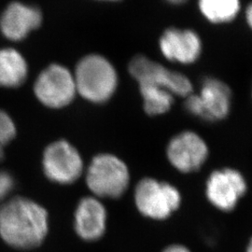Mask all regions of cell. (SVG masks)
<instances>
[{
    "label": "cell",
    "instance_id": "cell-12",
    "mask_svg": "<svg viewBox=\"0 0 252 252\" xmlns=\"http://www.w3.org/2000/svg\"><path fill=\"white\" fill-rule=\"evenodd\" d=\"M42 13L35 6L12 2L0 16V32L11 41H21L41 26Z\"/></svg>",
    "mask_w": 252,
    "mask_h": 252
},
{
    "label": "cell",
    "instance_id": "cell-24",
    "mask_svg": "<svg viewBox=\"0 0 252 252\" xmlns=\"http://www.w3.org/2000/svg\"><path fill=\"white\" fill-rule=\"evenodd\" d=\"M99 1H106V2H119L122 0H99Z\"/></svg>",
    "mask_w": 252,
    "mask_h": 252
},
{
    "label": "cell",
    "instance_id": "cell-15",
    "mask_svg": "<svg viewBox=\"0 0 252 252\" xmlns=\"http://www.w3.org/2000/svg\"><path fill=\"white\" fill-rule=\"evenodd\" d=\"M201 16L214 26L233 23L241 12V0H197Z\"/></svg>",
    "mask_w": 252,
    "mask_h": 252
},
{
    "label": "cell",
    "instance_id": "cell-7",
    "mask_svg": "<svg viewBox=\"0 0 252 252\" xmlns=\"http://www.w3.org/2000/svg\"><path fill=\"white\" fill-rule=\"evenodd\" d=\"M34 93L47 108H63L72 102L77 94L73 73L59 63H52L36 78Z\"/></svg>",
    "mask_w": 252,
    "mask_h": 252
},
{
    "label": "cell",
    "instance_id": "cell-18",
    "mask_svg": "<svg viewBox=\"0 0 252 252\" xmlns=\"http://www.w3.org/2000/svg\"><path fill=\"white\" fill-rule=\"evenodd\" d=\"M14 180L9 172L0 171V202L3 201L13 189Z\"/></svg>",
    "mask_w": 252,
    "mask_h": 252
},
{
    "label": "cell",
    "instance_id": "cell-9",
    "mask_svg": "<svg viewBox=\"0 0 252 252\" xmlns=\"http://www.w3.org/2000/svg\"><path fill=\"white\" fill-rule=\"evenodd\" d=\"M158 48L162 57L181 65L195 63L203 54V41L198 33L186 27H167L159 37Z\"/></svg>",
    "mask_w": 252,
    "mask_h": 252
},
{
    "label": "cell",
    "instance_id": "cell-25",
    "mask_svg": "<svg viewBox=\"0 0 252 252\" xmlns=\"http://www.w3.org/2000/svg\"></svg>",
    "mask_w": 252,
    "mask_h": 252
},
{
    "label": "cell",
    "instance_id": "cell-11",
    "mask_svg": "<svg viewBox=\"0 0 252 252\" xmlns=\"http://www.w3.org/2000/svg\"><path fill=\"white\" fill-rule=\"evenodd\" d=\"M248 189L243 175L233 168L212 172L207 179L206 194L208 201L221 211L234 210Z\"/></svg>",
    "mask_w": 252,
    "mask_h": 252
},
{
    "label": "cell",
    "instance_id": "cell-17",
    "mask_svg": "<svg viewBox=\"0 0 252 252\" xmlns=\"http://www.w3.org/2000/svg\"><path fill=\"white\" fill-rule=\"evenodd\" d=\"M16 136V126L7 112L0 109V145L9 144Z\"/></svg>",
    "mask_w": 252,
    "mask_h": 252
},
{
    "label": "cell",
    "instance_id": "cell-10",
    "mask_svg": "<svg viewBox=\"0 0 252 252\" xmlns=\"http://www.w3.org/2000/svg\"><path fill=\"white\" fill-rule=\"evenodd\" d=\"M208 153L204 138L189 130L174 135L166 149L168 161L182 173L197 171L207 161Z\"/></svg>",
    "mask_w": 252,
    "mask_h": 252
},
{
    "label": "cell",
    "instance_id": "cell-2",
    "mask_svg": "<svg viewBox=\"0 0 252 252\" xmlns=\"http://www.w3.org/2000/svg\"><path fill=\"white\" fill-rule=\"evenodd\" d=\"M73 75L77 93L91 103H106L117 91V70L113 63L103 55L84 56L77 63Z\"/></svg>",
    "mask_w": 252,
    "mask_h": 252
},
{
    "label": "cell",
    "instance_id": "cell-19",
    "mask_svg": "<svg viewBox=\"0 0 252 252\" xmlns=\"http://www.w3.org/2000/svg\"><path fill=\"white\" fill-rule=\"evenodd\" d=\"M244 16H245V21L248 27L252 31V1L248 4V6L245 9L244 12Z\"/></svg>",
    "mask_w": 252,
    "mask_h": 252
},
{
    "label": "cell",
    "instance_id": "cell-3",
    "mask_svg": "<svg viewBox=\"0 0 252 252\" xmlns=\"http://www.w3.org/2000/svg\"><path fill=\"white\" fill-rule=\"evenodd\" d=\"M130 173L126 162L110 153L93 158L86 171V183L97 198H119L128 188Z\"/></svg>",
    "mask_w": 252,
    "mask_h": 252
},
{
    "label": "cell",
    "instance_id": "cell-6",
    "mask_svg": "<svg viewBox=\"0 0 252 252\" xmlns=\"http://www.w3.org/2000/svg\"><path fill=\"white\" fill-rule=\"evenodd\" d=\"M135 204L143 216L162 220L178 210L181 195L179 189L171 184L146 178L135 187Z\"/></svg>",
    "mask_w": 252,
    "mask_h": 252
},
{
    "label": "cell",
    "instance_id": "cell-23",
    "mask_svg": "<svg viewBox=\"0 0 252 252\" xmlns=\"http://www.w3.org/2000/svg\"><path fill=\"white\" fill-rule=\"evenodd\" d=\"M246 252H252V238L250 240V243H249L248 247H247Z\"/></svg>",
    "mask_w": 252,
    "mask_h": 252
},
{
    "label": "cell",
    "instance_id": "cell-21",
    "mask_svg": "<svg viewBox=\"0 0 252 252\" xmlns=\"http://www.w3.org/2000/svg\"><path fill=\"white\" fill-rule=\"evenodd\" d=\"M167 4L174 6V7H178V6H182L184 4H186L189 0H164Z\"/></svg>",
    "mask_w": 252,
    "mask_h": 252
},
{
    "label": "cell",
    "instance_id": "cell-8",
    "mask_svg": "<svg viewBox=\"0 0 252 252\" xmlns=\"http://www.w3.org/2000/svg\"><path fill=\"white\" fill-rule=\"evenodd\" d=\"M46 177L58 184H72L83 172V161L79 151L65 140L49 145L42 158Z\"/></svg>",
    "mask_w": 252,
    "mask_h": 252
},
{
    "label": "cell",
    "instance_id": "cell-22",
    "mask_svg": "<svg viewBox=\"0 0 252 252\" xmlns=\"http://www.w3.org/2000/svg\"><path fill=\"white\" fill-rule=\"evenodd\" d=\"M3 157H4V147L0 145V161H2Z\"/></svg>",
    "mask_w": 252,
    "mask_h": 252
},
{
    "label": "cell",
    "instance_id": "cell-5",
    "mask_svg": "<svg viewBox=\"0 0 252 252\" xmlns=\"http://www.w3.org/2000/svg\"><path fill=\"white\" fill-rule=\"evenodd\" d=\"M128 71L138 85L152 84L162 87L176 97L185 98L194 92L192 82L185 74L170 69L146 55L138 54L133 57Z\"/></svg>",
    "mask_w": 252,
    "mask_h": 252
},
{
    "label": "cell",
    "instance_id": "cell-1",
    "mask_svg": "<svg viewBox=\"0 0 252 252\" xmlns=\"http://www.w3.org/2000/svg\"><path fill=\"white\" fill-rule=\"evenodd\" d=\"M49 216L44 207L26 197H14L0 207V236L18 250H31L44 241Z\"/></svg>",
    "mask_w": 252,
    "mask_h": 252
},
{
    "label": "cell",
    "instance_id": "cell-20",
    "mask_svg": "<svg viewBox=\"0 0 252 252\" xmlns=\"http://www.w3.org/2000/svg\"><path fill=\"white\" fill-rule=\"evenodd\" d=\"M162 252H190L189 249L186 248L183 245H179V244H175L171 245L167 248H165Z\"/></svg>",
    "mask_w": 252,
    "mask_h": 252
},
{
    "label": "cell",
    "instance_id": "cell-14",
    "mask_svg": "<svg viewBox=\"0 0 252 252\" xmlns=\"http://www.w3.org/2000/svg\"><path fill=\"white\" fill-rule=\"evenodd\" d=\"M28 76V64L23 54L12 48L0 49V87L17 88Z\"/></svg>",
    "mask_w": 252,
    "mask_h": 252
},
{
    "label": "cell",
    "instance_id": "cell-13",
    "mask_svg": "<svg viewBox=\"0 0 252 252\" xmlns=\"http://www.w3.org/2000/svg\"><path fill=\"white\" fill-rule=\"evenodd\" d=\"M107 209L95 196L81 199L75 211V230L81 239L96 241L106 232Z\"/></svg>",
    "mask_w": 252,
    "mask_h": 252
},
{
    "label": "cell",
    "instance_id": "cell-16",
    "mask_svg": "<svg viewBox=\"0 0 252 252\" xmlns=\"http://www.w3.org/2000/svg\"><path fill=\"white\" fill-rule=\"evenodd\" d=\"M144 111L152 117L164 115L174 106L176 96L169 91L152 84L138 85Z\"/></svg>",
    "mask_w": 252,
    "mask_h": 252
},
{
    "label": "cell",
    "instance_id": "cell-4",
    "mask_svg": "<svg viewBox=\"0 0 252 252\" xmlns=\"http://www.w3.org/2000/svg\"><path fill=\"white\" fill-rule=\"evenodd\" d=\"M184 107L190 115L206 122H220L230 114L233 93L229 85L216 77H206L199 92L184 98Z\"/></svg>",
    "mask_w": 252,
    "mask_h": 252
}]
</instances>
